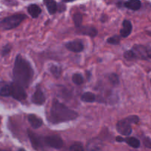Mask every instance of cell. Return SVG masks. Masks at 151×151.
<instances>
[{"mask_svg":"<svg viewBox=\"0 0 151 151\" xmlns=\"http://www.w3.org/2000/svg\"><path fill=\"white\" fill-rule=\"evenodd\" d=\"M33 75V69L29 62L21 55H18L15 59L13 69V82L24 88H27L32 81Z\"/></svg>","mask_w":151,"mask_h":151,"instance_id":"cell-1","label":"cell"},{"mask_svg":"<svg viewBox=\"0 0 151 151\" xmlns=\"http://www.w3.org/2000/svg\"><path fill=\"white\" fill-rule=\"evenodd\" d=\"M78 117V114L75 111L72 110L56 99L53 100L49 116L50 122L59 124L75 120Z\"/></svg>","mask_w":151,"mask_h":151,"instance_id":"cell-2","label":"cell"},{"mask_svg":"<svg viewBox=\"0 0 151 151\" xmlns=\"http://www.w3.org/2000/svg\"><path fill=\"white\" fill-rule=\"evenodd\" d=\"M124 58L129 60L142 59L151 63V47L144 45H134L131 50L124 53Z\"/></svg>","mask_w":151,"mask_h":151,"instance_id":"cell-3","label":"cell"},{"mask_svg":"<svg viewBox=\"0 0 151 151\" xmlns=\"http://www.w3.org/2000/svg\"><path fill=\"white\" fill-rule=\"evenodd\" d=\"M139 122V118L137 116H129L118 121L116 125V131L120 135L128 136L131 135L132 133L131 124H137Z\"/></svg>","mask_w":151,"mask_h":151,"instance_id":"cell-4","label":"cell"},{"mask_svg":"<svg viewBox=\"0 0 151 151\" xmlns=\"http://www.w3.org/2000/svg\"><path fill=\"white\" fill-rule=\"evenodd\" d=\"M26 16L24 14H14L4 18L0 23L1 29L9 30L17 27L24 19Z\"/></svg>","mask_w":151,"mask_h":151,"instance_id":"cell-5","label":"cell"},{"mask_svg":"<svg viewBox=\"0 0 151 151\" xmlns=\"http://www.w3.org/2000/svg\"><path fill=\"white\" fill-rule=\"evenodd\" d=\"M10 97L18 101H22L27 98V93L24 87L12 82L10 83Z\"/></svg>","mask_w":151,"mask_h":151,"instance_id":"cell-6","label":"cell"},{"mask_svg":"<svg viewBox=\"0 0 151 151\" xmlns=\"http://www.w3.org/2000/svg\"><path fill=\"white\" fill-rule=\"evenodd\" d=\"M44 145L55 149H60L63 145V141L58 135H51L43 137Z\"/></svg>","mask_w":151,"mask_h":151,"instance_id":"cell-7","label":"cell"},{"mask_svg":"<svg viewBox=\"0 0 151 151\" xmlns=\"http://www.w3.org/2000/svg\"><path fill=\"white\" fill-rule=\"evenodd\" d=\"M27 135L29 137L30 142L32 144V147L35 150H38L44 145V142H43V137L41 136H39L38 134H35L31 130H27Z\"/></svg>","mask_w":151,"mask_h":151,"instance_id":"cell-8","label":"cell"},{"mask_svg":"<svg viewBox=\"0 0 151 151\" xmlns=\"http://www.w3.org/2000/svg\"><path fill=\"white\" fill-rule=\"evenodd\" d=\"M65 47L69 51L77 53L81 52L84 50L83 43L80 39H75L73 41H68L65 44Z\"/></svg>","mask_w":151,"mask_h":151,"instance_id":"cell-9","label":"cell"},{"mask_svg":"<svg viewBox=\"0 0 151 151\" xmlns=\"http://www.w3.org/2000/svg\"><path fill=\"white\" fill-rule=\"evenodd\" d=\"M31 101L32 103L38 106H41L44 104L46 101V97L44 95V92L42 91L40 87H37L35 91L32 94V97H31Z\"/></svg>","mask_w":151,"mask_h":151,"instance_id":"cell-10","label":"cell"},{"mask_svg":"<svg viewBox=\"0 0 151 151\" xmlns=\"http://www.w3.org/2000/svg\"><path fill=\"white\" fill-rule=\"evenodd\" d=\"M78 33L81 34L83 35H88V36L94 38L96 37L98 34V31L95 27L91 26H83L80 27L78 29Z\"/></svg>","mask_w":151,"mask_h":151,"instance_id":"cell-11","label":"cell"},{"mask_svg":"<svg viewBox=\"0 0 151 151\" xmlns=\"http://www.w3.org/2000/svg\"><path fill=\"white\" fill-rule=\"evenodd\" d=\"M103 146V144L101 140L98 138H94L88 142L86 148L88 151H100Z\"/></svg>","mask_w":151,"mask_h":151,"instance_id":"cell-12","label":"cell"},{"mask_svg":"<svg viewBox=\"0 0 151 151\" xmlns=\"http://www.w3.org/2000/svg\"><path fill=\"white\" fill-rule=\"evenodd\" d=\"M132 24L129 20H124L122 22V27L120 30V37L127 38L132 32Z\"/></svg>","mask_w":151,"mask_h":151,"instance_id":"cell-13","label":"cell"},{"mask_svg":"<svg viewBox=\"0 0 151 151\" xmlns=\"http://www.w3.org/2000/svg\"><path fill=\"white\" fill-rule=\"evenodd\" d=\"M28 122L30 124L31 127L33 129H38L40 127L42 126L43 125V120L40 117L37 116L35 114H29L27 116Z\"/></svg>","mask_w":151,"mask_h":151,"instance_id":"cell-14","label":"cell"},{"mask_svg":"<svg viewBox=\"0 0 151 151\" xmlns=\"http://www.w3.org/2000/svg\"><path fill=\"white\" fill-rule=\"evenodd\" d=\"M44 3L50 14L53 15L57 12L58 6L55 0H44Z\"/></svg>","mask_w":151,"mask_h":151,"instance_id":"cell-15","label":"cell"},{"mask_svg":"<svg viewBox=\"0 0 151 151\" xmlns=\"http://www.w3.org/2000/svg\"><path fill=\"white\" fill-rule=\"evenodd\" d=\"M27 12L32 18L35 19L39 16L41 13V9L37 4H32L27 7Z\"/></svg>","mask_w":151,"mask_h":151,"instance_id":"cell-16","label":"cell"},{"mask_svg":"<svg viewBox=\"0 0 151 151\" xmlns=\"http://www.w3.org/2000/svg\"><path fill=\"white\" fill-rule=\"evenodd\" d=\"M140 0H128L125 2V7L132 10H138L141 7Z\"/></svg>","mask_w":151,"mask_h":151,"instance_id":"cell-17","label":"cell"},{"mask_svg":"<svg viewBox=\"0 0 151 151\" xmlns=\"http://www.w3.org/2000/svg\"><path fill=\"white\" fill-rule=\"evenodd\" d=\"M0 96L10 97V83L0 82Z\"/></svg>","mask_w":151,"mask_h":151,"instance_id":"cell-18","label":"cell"},{"mask_svg":"<svg viewBox=\"0 0 151 151\" xmlns=\"http://www.w3.org/2000/svg\"><path fill=\"white\" fill-rule=\"evenodd\" d=\"M81 100L85 103H94L96 100V95L92 92L87 91L81 96Z\"/></svg>","mask_w":151,"mask_h":151,"instance_id":"cell-19","label":"cell"},{"mask_svg":"<svg viewBox=\"0 0 151 151\" xmlns=\"http://www.w3.org/2000/svg\"><path fill=\"white\" fill-rule=\"evenodd\" d=\"M125 142H126L131 147L134 148H138L140 146L139 140L137 139L135 137H127L125 139Z\"/></svg>","mask_w":151,"mask_h":151,"instance_id":"cell-20","label":"cell"},{"mask_svg":"<svg viewBox=\"0 0 151 151\" xmlns=\"http://www.w3.org/2000/svg\"><path fill=\"white\" fill-rule=\"evenodd\" d=\"M50 72H51L52 75L56 78H58L60 76L62 72L61 68H60L59 66H58V65H55V64H52L51 66H50Z\"/></svg>","mask_w":151,"mask_h":151,"instance_id":"cell-21","label":"cell"},{"mask_svg":"<svg viewBox=\"0 0 151 151\" xmlns=\"http://www.w3.org/2000/svg\"><path fill=\"white\" fill-rule=\"evenodd\" d=\"M72 82L78 86H80L81 85V84H83V83L84 81L83 77V75L80 73L74 74V75H72Z\"/></svg>","mask_w":151,"mask_h":151,"instance_id":"cell-22","label":"cell"},{"mask_svg":"<svg viewBox=\"0 0 151 151\" xmlns=\"http://www.w3.org/2000/svg\"><path fill=\"white\" fill-rule=\"evenodd\" d=\"M73 21L74 23H75V27L77 28L81 27V24H82L83 22V16L81 13H75L73 16Z\"/></svg>","mask_w":151,"mask_h":151,"instance_id":"cell-23","label":"cell"},{"mask_svg":"<svg viewBox=\"0 0 151 151\" xmlns=\"http://www.w3.org/2000/svg\"><path fill=\"white\" fill-rule=\"evenodd\" d=\"M107 43L112 44V45H118L120 43V36L115 35L114 36L110 37L107 39Z\"/></svg>","mask_w":151,"mask_h":151,"instance_id":"cell-24","label":"cell"},{"mask_svg":"<svg viewBox=\"0 0 151 151\" xmlns=\"http://www.w3.org/2000/svg\"><path fill=\"white\" fill-rule=\"evenodd\" d=\"M109 79L111 83L113 84L114 86H116L119 83V76L115 73H111L109 76Z\"/></svg>","mask_w":151,"mask_h":151,"instance_id":"cell-25","label":"cell"},{"mask_svg":"<svg viewBox=\"0 0 151 151\" xmlns=\"http://www.w3.org/2000/svg\"><path fill=\"white\" fill-rule=\"evenodd\" d=\"M69 151H85L81 143H75L69 148Z\"/></svg>","mask_w":151,"mask_h":151,"instance_id":"cell-26","label":"cell"},{"mask_svg":"<svg viewBox=\"0 0 151 151\" xmlns=\"http://www.w3.org/2000/svg\"><path fill=\"white\" fill-rule=\"evenodd\" d=\"M10 50H11V46L10 44H7V45L4 46V47L1 50V55L2 56H6L10 53Z\"/></svg>","mask_w":151,"mask_h":151,"instance_id":"cell-27","label":"cell"},{"mask_svg":"<svg viewBox=\"0 0 151 151\" xmlns=\"http://www.w3.org/2000/svg\"><path fill=\"white\" fill-rule=\"evenodd\" d=\"M143 143H144V145L147 148L151 149V139L149 137H145L144 139H143Z\"/></svg>","mask_w":151,"mask_h":151,"instance_id":"cell-28","label":"cell"},{"mask_svg":"<svg viewBox=\"0 0 151 151\" xmlns=\"http://www.w3.org/2000/svg\"><path fill=\"white\" fill-rule=\"evenodd\" d=\"M116 141L118 142H123L125 141V139L122 138V137L119 136V137H116Z\"/></svg>","mask_w":151,"mask_h":151,"instance_id":"cell-29","label":"cell"},{"mask_svg":"<svg viewBox=\"0 0 151 151\" xmlns=\"http://www.w3.org/2000/svg\"><path fill=\"white\" fill-rule=\"evenodd\" d=\"M64 2H72V1H75V0H63Z\"/></svg>","mask_w":151,"mask_h":151,"instance_id":"cell-30","label":"cell"},{"mask_svg":"<svg viewBox=\"0 0 151 151\" xmlns=\"http://www.w3.org/2000/svg\"><path fill=\"white\" fill-rule=\"evenodd\" d=\"M18 151H26V150H25L24 149H23V148H21V149H19V150Z\"/></svg>","mask_w":151,"mask_h":151,"instance_id":"cell-31","label":"cell"},{"mask_svg":"<svg viewBox=\"0 0 151 151\" xmlns=\"http://www.w3.org/2000/svg\"><path fill=\"white\" fill-rule=\"evenodd\" d=\"M0 151H7L6 150H3V149H0Z\"/></svg>","mask_w":151,"mask_h":151,"instance_id":"cell-32","label":"cell"},{"mask_svg":"<svg viewBox=\"0 0 151 151\" xmlns=\"http://www.w3.org/2000/svg\"><path fill=\"white\" fill-rule=\"evenodd\" d=\"M148 33H149V34H150V35H151V32H148Z\"/></svg>","mask_w":151,"mask_h":151,"instance_id":"cell-33","label":"cell"}]
</instances>
